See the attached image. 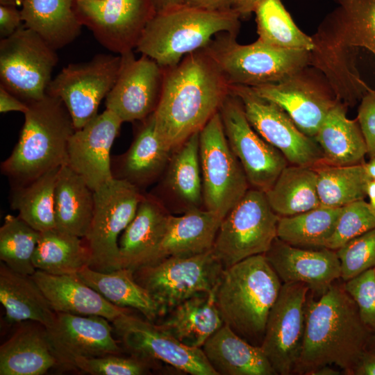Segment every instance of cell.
I'll return each mask as SVG.
<instances>
[{"instance_id": "6da1fadb", "label": "cell", "mask_w": 375, "mask_h": 375, "mask_svg": "<svg viewBox=\"0 0 375 375\" xmlns=\"http://www.w3.org/2000/svg\"><path fill=\"white\" fill-rule=\"evenodd\" d=\"M231 85L203 48L164 68L161 93L153 112L156 130L171 149L199 132L219 112Z\"/></svg>"}, {"instance_id": "7a4b0ae2", "label": "cell", "mask_w": 375, "mask_h": 375, "mask_svg": "<svg viewBox=\"0 0 375 375\" xmlns=\"http://www.w3.org/2000/svg\"><path fill=\"white\" fill-rule=\"evenodd\" d=\"M336 6L311 37L309 66L325 77L337 99L353 106L370 87L357 67L359 49L375 57V0H333Z\"/></svg>"}, {"instance_id": "3957f363", "label": "cell", "mask_w": 375, "mask_h": 375, "mask_svg": "<svg viewBox=\"0 0 375 375\" xmlns=\"http://www.w3.org/2000/svg\"><path fill=\"white\" fill-rule=\"evenodd\" d=\"M373 333L344 285L333 283L319 299L307 301L302 349L294 373L309 375L334 365L352 375Z\"/></svg>"}, {"instance_id": "277c9868", "label": "cell", "mask_w": 375, "mask_h": 375, "mask_svg": "<svg viewBox=\"0 0 375 375\" xmlns=\"http://www.w3.org/2000/svg\"><path fill=\"white\" fill-rule=\"evenodd\" d=\"M28 104L18 141L1 165L13 187L26 185L67 164L69 140L76 130L59 98L47 94Z\"/></svg>"}, {"instance_id": "5b68a950", "label": "cell", "mask_w": 375, "mask_h": 375, "mask_svg": "<svg viewBox=\"0 0 375 375\" xmlns=\"http://www.w3.org/2000/svg\"><path fill=\"white\" fill-rule=\"evenodd\" d=\"M282 285L265 254L225 268L215 290L224 323L250 343L262 342L269 313Z\"/></svg>"}, {"instance_id": "8992f818", "label": "cell", "mask_w": 375, "mask_h": 375, "mask_svg": "<svg viewBox=\"0 0 375 375\" xmlns=\"http://www.w3.org/2000/svg\"><path fill=\"white\" fill-rule=\"evenodd\" d=\"M240 15L233 9L212 10L183 4L156 12L146 25L136 49L163 68L205 47L217 34H238Z\"/></svg>"}, {"instance_id": "52a82bcc", "label": "cell", "mask_w": 375, "mask_h": 375, "mask_svg": "<svg viewBox=\"0 0 375 375\" xmlns=\"http://www.w3.org/2000/svg\"><path fill=\"white\" fill-rule=\"evenodd\" d=\"M237 35L219 33L203 47L231 85L278 83L309 65L306 50L275 48L258 40L241 44Z\"/></svg>"}, {"instance_id": "ba28073f", "label": "cell", "mask_w": 375, "mask_h": 375, "mask_svg": "<svg viewBox=\"0 0 375 375\" xmlns=\"http://www.w3.org/2000/svg\"><path fill=\"white\" fill-rule=\"evenodd\" d=\"M225 267L212 249L186 257H168L133 271L135 281L158 303L162 316L185 300L214 291Z\"/></svg>"}, {"instance_id": "9c48e42d", "label": "cell", "mask_w": 375, "mask_h": 375, "mask_svg": "<svg viewBox=\"0 0 375 375\" xmlns=\"http://www.w3.org/2000/svg\"><path fill=\"white\" fill-rule=\"evenodd\" d=\"M280 216L263 191L251 188L224 217L212 250L225 268L265 254L277 238Z\"/></svg>"}, {"instance_id": "30bf717a", "label": "cell", "mask_w": 375, "mask_h": 375, "mask_svg": "<svg viewBox=\"0 0 375 375\" xmlns=\"http://www.w3.org/2000/svg\"><path fill=\"white\" fill-rule=\"evenodd\" d=\"M143 197L137 186L115 178L94 191L93 217L84 238L90 268L102 272L121 268L119 235L134 218Z\"/></svg>"}, {"instance_id": "8fae6325", "label": "cell", "mask_w": 375, "mask_h": 375, "mask_svg": "<svg viewBox=\"0 0 375 375\" xmlns=\"http://www.w3.org/2000/svg\"><path fill=\"white\" fill-rule=\"evenodd\" d=\"M58 60L56 50L23 25L0 40V85L26 103L46 94Z\"/></svg>"}, {"instance_id": "7c38bea8", "label": "cell", "mask_w": 375, "mask_h": 375, "mask_svg": "<svg viewBox=\"0 0 375 375\" xmlns=\"http://www.w3.org/2000/svg\"><path fill=\"white\" fill-rule=\"evenodd\" d=\"M199 158L206 209L224 219L249 183L228 144L219 112L199 132Z\"/></svg>"}, {"instance_id": "4fadbf2b", "label": "cell", "mask_w": 375, "mask_h": 375, "mask_svg": "<svg viewBox=\"0 0 375 375\" xmlns=\"http://www.w3.org/2000/svg\"><path fill=\"white\" fill-rule=\"evenodd\" d=\"M121 55L99 53L88 61L71 63L52 78L47 93L61 99L75 129L95 117L101 101L113 87Z\"/></svg>"}, {"instance_id": "5bb4252c", "label": "cell", "mask_w": 375, "mask_h": 375, "mask_svg": "<svg viewBox=\"0 0 375 375\" xmlns=\"http://www.w3.org/2000/svg\"><path fill=\"white\" fill-rule=\"evenodd\" d=\"M74 10L83 26L103 47L118 55L136 48L156 14L151 0H74Z\"/></svg>"}, {"instance_id": "9a60e30c", "label": "cell", "mask_w": 375, "mask_h": 375, "mask_svg": "<svg viewBox=\"0 0 375 375\" xmlns=\"http://www.w3.org/2000/svg\"><path fill=\"white\" fill-rule=\"evenodd\" d=\"M253 129L294 165L315 167L322 162V150L313 138L302 133L288 114L249 86L231 85Z\"/></svg>"}, {"instance_id": "2e32d148", "label": "cell", "mask_w": 375, "mask_h": 375, "mask_svg": "<svg viewBox=\"0 0 375 375\" xmlns=\"http://www.w3.org/2000/svg\"><path fill=\"white\" fill-rule=\"evenodd\" d=\"M310 67L278 83L251 88L260 97L278 105L302 133L314 138L339 101L324 75Z\"/></svg>"}, {"instance_id": "e0dca14e", "label": "cell", "mask_w": 375, "mask_h": 375, "mask_svg": "<svg viewBox=\"0 0 375 375\" xmlns=\"http://www.w3.org/2000/svg\"><path fill=\"white\" fill-rule=\"evenodd\" d=\"M309 290L303 283H283L269 313L260 347L276 374L294 373L300 358Z\"/></svg>"}, {"instance_id": "ac0fdd59", "label": "cell", "mask_w": 375, "mask_h": 375, "mask_svg": "<svg viewBox=\"0 0 375 375\" xmlns=\"http://www.w3.org/2000/svg\"><path fill=\"white\" fill-rule=\"evenodd\" d=\"M120 343L131 355L156 363L163 362L192 375H217L201 348L188 347L158 324L130 312L112 322Z\"/></svg>"}, {"instance_id": "d6986e66", "label": "cell", "mask_w": 375, "mask_h": 375, "mask_svg": "<svg viewBox=\"0 0 375 375\" xmlns=\"http://www.w3.org/2000/svg\"><path fill=\"white\" fill-rule=\"evenodd\" d=\"M219 112L228 144L242 165L249 185L265 192L288 162L281 151L253 129L235 95L231 93L226 97Z\"/></svg>"}, {"instance_id": "ffe728a7", "label": "cell", "mask_w": 375, "mask_h": 375, "mask_svg": "<svg viewBox=\"0 0 375 375\" xmlns=\"http://www.w3.org/2000/svg\"><path fill=\"white\" fill-rule=\"evenodd\" d=\"M121 56L117 78L106 97V109L123 122L144 120L157 107L164 68L146 55L135 58L133 51Z\"/></svg>"}, {"instance_id": "44dd1931", "label": "cell", "mask_w": 375, "mask_h": 375, "mask_svg": "<svg viewBox=\"0 0 375 375\" xmlns=\"http://www.w3.org/2000/svg\"><path fill=\"white\" fill-rule=\"evenodd\" d=\"M123 122L106 109L71 135L67 164L94 191L114 178L110 151Z\"/></svg>"}, {"instance_id": "7402d4cb", "label": "cell", "mask_w": 375, "mask_h": 375, "mask_svg": "<svg viewBox=\"0 0 375 375\" xmlns=\"http://www.w3.org/2000/svg\"><path fill=\"white\" fill-rule=\"evenodd\" d=\"M109 322L101 316L56 312L46 329L60 366L72 368L78 358L120 354V342L112 336Z\"/></svg>"}, {"instance_id": "603a6c76", "label": "cell", "mask_w": 375, "mask_h": 375, "mask_svg": "<svg viewBox=\"0 0 375 375\" xmlns=\"http://www.w3.org/2000/svg\"><path fill=\"white\" fill-rule=\"evenodd\" d=\"M265 256L283 283H303L319 294L341 278L335 250L294 247L276 238Z\"/></svg>"}, {"instance_id": "cb8c5ba5", "label": "cell", "mask_w": 375, "mask_h": 375, "mask_svg": "<svg viewBox=\"0 0 375 375\" xmlns=\"http://www.w3.org/2000/svg\"><path fill=\"white\" fill-rule=\"evenodd\" d=\"M32 276L56 312L101 316L111 322L131 312L109 302L77 274L55 275L37 269Z\"/></svg>"}, {"instance_id": "d4e9b609", "label": "cell", "mask_w": 375, "mask_h": 375, "mask_svg": "<svg viewBox=\"0 0 375 375\" xmlns=\"http://www.w3.org/2000/svg\"><path fill=\"white\" fill-rule=\"evenodd\" d=\"M222 219L217 214L199 208H189L181 216L169 215L162 239L147 265L168 257L192 256L211 250Z\"/></svg>"}, {"instance_id": "484cf974", "label": "cell", "mask_w": 375, "mask_h": 375, "mask_svg": "<svg viewBox=\"0 0 375 375\" xmlns=\"http://www.w3.org/2000/svg\"><path fill=\"white\" fill-rule=\"evenodd\" d=\"M60 366L46 327L26 321L0 347V375H42Z\"/></svg>"}, {"instance_id": "4316f807", "label": "cell", "mask_w": 375, "mask_h": 375, "mask_svg": "<svg viewBox=\"0 0 375 375\" xmlns=\"http://www.w3.org/2000/svg\"><path fill=\"white\" fill-rule=\"evenodd\" d=\"M169 215L155 199L143 197L119 239L121 268L134 271L150 261L165 234Z\"/></svg>"}, {"instance_id": "83f0119b", "label": "cell", "mask_w": 375, "mask_h": 375, "mask_svg": "<svg viewBox=\"0 0 375 375\" xmlns=\"http://www.w3.org/2000/svg\"><path fill=\"white\" fill-rule=\"evenodd\" d=\"M201 349L217 375H276L260 345L249 342L227 324Z\"/></svg>"}, {"instance_id": "f1b7e54d", "label": "cell", "mask_w": 375, "mask_h": 375, "mask_svg": "<svg viewBox=\"0 0 375 375\" xmlns=\"http://www.w3.org/2000/svg\"><path fill=\"white\" fill-rule=\"evenodd\" d=\"M171 151L159 135L152 113L144 119L128 151L115 160L112 166L113 177L138 188L147 185L167 165Z\"/></svg>"}, {"instance_id": "f546056e", "label": "cell", "mask_w": 375, "mask_h": 375, "mask_svg": "<svg viewBox=\"0 0 375 375\" xmlns=\"http://www.w3.org/2000/svg\"><path fill=\"white\" fill-rule=\"evenodd\" d=\"M347 108L338 101L314 137L325 164L347 166L365 163L367 155L366 143L357 119L347 117Z\"/></svg>"}, {"instance_id": "4dcf8cb0", "label": "cell", "mask_w": 375, "mask_h": 375, "mask_svg": "<svg viewBox=\"0 0 375 375\" xmlns=\"http://www.w3.org/2000/svg\"><path fill=\"white\" fill-rule=\"evenodd\" d=\"M215 290L181 302L158 325L183 344L201 348L224 324L216 304Z\"/></svg>"}, {"instance_id": "1f68e13d", "label": "cell", "mask_w": 375, "mask_h": 375, "mask_svg": "<svg viewBox=\"0 0 375 375\" xmlns=\"http://www.w3.org/2000/svg\"><path fill=\"white\" fill-rule=\"evenodd\" d=\"M0 301L10 322L33 321L50 326L56 312L32 275L23 274L0 262Z\"/></svg>"}, {"instance_id": "d6a6232c", "label": "cell", "mask_w": 375, "mask_h": 375, "mask_svg": "<svg viewBox=\"0 0 375 375\" xmlns=\"http://www.w3.org/2000/svg\"><path fill=\"white\" fill-rule=\"evenodd\" d=\"M54 199L56 228L84 238L93 217L94 191L64 165L58 173Z\"/></svg>"}, {"instance_id": "836d02e7", "label": "cell", "mask_w": 375, "mask_h": 375, "mask_svg": "<svg viewBox=\"0 0 375 375\" xmlns=\"http://www.w3.org/2000/svg\"><path fill=\"white\" fill-rule=\"evenodd\" d=\"M74 0H24L21 12L24 25L57 50L72 42L82 24L74 10Z\"/></svg>"}, {"instance_id": "e575fe53", "label": "cell", "mask_w": 375, "mask_h": 375, "mask_svg": "<svg viewBox=\"0 0 375 375\" xmlns=\"http://www.w3.org/2000/svg\"><path fill=\"white\" fill-rule=\"evenodd\" d=\"M77 274L86 284L117 306L136 309L152 322L162 316L156 301L135 281L133 271L129 268L122 267L102 272L85 266Z\"/></svg>"}, {"instance_id": "d590c367", "label": "cell", "mask_w": 375, "mask_h": 375, "mask_svg": "<svg viewBox=\"0 0 375 375\" xmlns=\"http://www.w3.org/2000/svg\"><path fill=\"white\" fill-rule=\"evenodd\" d=\"M265 194L271 208L280 217L294 215L320 206L317 173L313 167L288 165Z\"/></svg>"}, {"instance_id": "8d00e7d4", "label": "cell", "mask_w": 375, "mask_h": 375, "mask_svg": "<svg viewBox=\"0 0 375 375\" xmlns=\"http://www.w3.org/2000/svg\"><path fill=\"white\" fill-rule=\"evenodd\" d=\"M90 258L83 238L55 228L40 233L33 264L36 270L48 274H72L89 266Z\"/></svg>"}, {"instance_id": "74e56055", "label": "cell", "mask_w": 375, "mask_h": 375, "mask_svg": "<svg viewBox=\"0 0 375 375\" xmlns=\"http://www.w3.org/2000/svg\"><path fill=\"white\" fill-rule=\"evenodd\" d=\"M60 168L51 170L31 182L12 187L11 208L32 228L42 233L56 228L55 186Z\"/></svg>"}, {"instance_id": "f35d334b", "label": "cell", "mask_w": 375, "mask_h": 375, "mask_svg": "<svg viewBox=\"0 0 375 375\" xmlns=\"http://www.w3.org/2000/svg\"><path fill=\"white\" fill-rule=\"evenodd\" d=\"M342 208L319 206L294 215L280 217L277 238L294 247L326 248L335 231Z\"/></svg>"}, {"instance_id": "ab89813d", "label": "cell", "mask_w": 375, "mask_h": 375, "mask_svg": "<svg viewBox=\"0 0 375 375\" xmlns=\"http://www.w3.org/2000/svg\"><path fill=\"white\" fill-rule=\"evenodd\" d=\"M365 163L336 166L321 162L313 167L317 173V190L320 206L342 208L365 199L372 180Z\"/></svg>"}, {"instance_id": "60d3db41", "label": "cell", "mask_w": 375, "mask_h": 375, "mask_svg": "<svg viewBox=\"0 0 375 375\" xmlns=\"http://www.w3.org/2000/svg\"><path fill=\"white\" fill-rule=\"evenodd\" d=\"M254 12L260 42L278 49H313L312 37L297 27L281 0H262Z\"/></svg>"}, {"instance_id": "b9f144b4", "label": "cell", "mask_w": 375, "mask_h": 375, "mask_svg": "<svg viewBox=\"0 0 375 375\" xmlns=\"http://www.w3.org/2000/svg\"><path fill=\"white\" fill-rule=\"evenodd\" d=\"M199 132L194 133L179 147L171 159L167 173L169 188L188 205V209L199 208L203 201Z\"/></svg>"}, {"instance_id": "7bdbcfd3", "label": "cell", "mask_w": 375, "mask_h": 375, "mask_svg": "<svg viewBox=\"0 0 375 375\" xmlns=\"http://www.w3.org/2000/svg\"><path fill=\"white\" fill-rule=\"evenodd\" d=\"M40 233L18 216L7 215L0 228V260L12 270L33 275V256Z\"/></svg>"}, {"instance_id": "ee69618b", "label": "cell", "mask_w": 375, "mask_h": 375, "mask_svg": "<svg viewBox=\"0 0 375 375\" xmlns=\"http://www.w3.org/2000/svg\"><path fill=\"white\" fill-rule=\"evenodd\" d=\"M375 228V208L365 199L342 208L335 231L326 248L337 250L350 240Z\"/></svg>"}, {"instance_id": "f6af8a7d", "label": "cell", "mask_w": 375, "mask_h": 375, "mask_svg": "<svg viewBox=\"0 0 375 375\" xmlns=\"http://www.w3.org/2000/svg\"><path fill=\"white\" fill-rule=\"evenodd\" d=\"M155 362L134 356L109 354L99 357L77 359L72 368L92 375L149 374Z\"/></svg>"}, {"instance_id": "bcb514c9", "label": "cell", "mask_w": 375, "mask_h": 375, "mask_svg": "<svg viewBox=\"0 0 375 375\" xmlns=\"http://www.w3.org/2000/svg\"><path fill=\"white\" fill-rule=\"evenodd\" d=\"M341 278L347 281L375 267V228L346 242L336 250Z\"/></svg>"}, {"instance_id": "7dc6e473", "label": "cell", "mask_w": 375, "mask_h": 375, "mask_svg": "<svg viewBox=\"0 0 375 375\" xmlns=\"http://www.w3.org/2000/svg\"><path fill=\"white\" fill-rule=\"evenodd\" d=\"M343 285L356 303L362 321L375 333V267L344 281Z\"/></svg>"}, {"instance_id": "c3c4849f", "label": "cell", "mask_w": 375, "mask_h": 375, "mask_svg": "<svg viewBox=\"0 0 375 375\" xmlns=\"http://www.w3.org/2000/svg\"><path fill=\"white\" fill-rule=\"evenodd\" d=\"M356 119L366 143L367 155L370 159L375 158V90L371 88L360 101Z\"/></svg>"}, {"instance_id": "681fc988", "label": "cell", "mask_w": 375, "mask_h": 375, "mask_svg": "<svg viewBox=\"0 0 375 375\" xmlns=\"http://www.w3.org/2000/svg\"><path fill=\"white\" fill-rule=\"evenodd\" d=\"M24 25L21 10L14 6L0 5V37L6 38Z\"/></svg>"}, {"instance_id": "f907efd6", "label": "cell", "mask_w": 375, "mask_h": 375, "mask_svg": "<svg viewBox=\"0 0 375 375\" xmlns=\"http://www.w3.org/2000/svg\"><path fill=\"white\" fill-rule=\"evenodd\" d=\"M28 109V104L22 101L12 93L0 85V112L6 113L16 111L25 113Z\"/></svg>"}, {"instance_id": "816d5d0a", "label": "cell", "mask_w": 375, "mask_h": 375, "mask_svg": "<svg viewBox=\"0 0 375 375\" xmlns=\"http://www.w3.org/2000/svg\"><path fill=\"white\" fill-rule=\"evenodd\" d=\"M352 375H375V354L366 351L354 367Z\"/></svg>"}, {"instance_id": "f5cc1de1", "label": "cell", "mask_w": 375, "mask_h": 375, "mask_svg": "<svg viewBox=\"0 0 375 375\" xmlns=\"http://www.w3.org/2000/svg\"><path fill=\"white\" fill-rule=\"evenodd\" d=\"M185 4L212 10L232 9L231 0H185Z\"/></svg>"}, {"instance_id": "db71d44e", "label": "cell", "mask_w": 375, "mask_h": 375, "mask_svg": "<svg viewBox=\"0 0 375 375\" xmlns=\"http://www.w3.org/2000/svg\"><path fill=\"white\" fill-rule=\"evenodd\" d=\"M262 0H231V8L240 17L246 18L254 12Z\"/></svg>"}, {"instance_id": "11a10c76", "label": "cell", "mask_w": 375, "mask_h": 375, "mask_svg": "<svg viewBox=\"0 0 375 375\" xmlns=\"http://www.w3.org/2000/svg\"><path fill=\"white\" fill-rule=\"evenodd\" d=\"M156 12L185 3V0H151Z\"/></svg>"}, {"instance_id": "9f6ffc18", "label": "cell", "mask_w": 375, "mask_h": 375, "mask_svg": "<svg viewBox=\"0 0 375 375\" xmlns=\"http://www.w3.org/2000/svg\"><path fill=\"white\" fill-rule=\"evenodd\" d=\"M340 374V371L333 367L332 365H326L314 369L309 375H339Z\"/></svg>"}, {"instance_id": "6f0895ef", "label": "cell", "mask_w": 375, "mask_h": 375, "mask_svg": "<svg viewBox=\"0 0 375 375\" xmlns=\"http://www.w3.org/2000/svg\"><path fill=\"white\" fill-rule=\"evenodd\" d=\"M367 197L369 199V203L375 208V181L370 180L367 187Z\"/></svg>"}, {"instance_id": "680465c9", "label": "cell", "mask_w": 375, "mask_h": 375, "mask_svg": "<svg viewBox=\"0 0 375 375\" xmlns=\"http://www.w3.org/2000/svg\"><path fill=\"white\" fill-rule=\"evenodd\" d=\"M365 166L370 178L375 181V158L370 159L368 162H365Z\"/></svg>"}, {"instance_id": "91938a15", "label": "cell", "mask_w": 375, "mask_h": 375, "mask_svg": "<svg viewBox=\"0 0 375 375\" xmlns=\"http://www.w3.org/2000/svg\"><path fill=\"white\" fill-rule=\"evenodd\" d=\"M24 0H0V5L22 6Z\"/></svg>"}, {"instance_id": "94428289", "label": "cell", "mask_w": 375, "mask_h": 375, "mask_svg": "<svg viewBox=\"0 0 375 375\" xmlns=\"http://www.w3.org/2000/svg\"><path fill=\"white\" fill-rule=\"evenodd\" d=\"M367 351L375 354V333H373L371 338Z\"/></svg>"}]
</instances>
